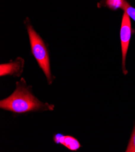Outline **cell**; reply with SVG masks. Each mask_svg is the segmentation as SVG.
<instances>
[{"label": "cell", "instance_id": "obj_9", "mask_svg": "<svg viewBox=\"0 0 135 152\" xmlns=\"http://www.w3.org/2000/svg\"><path fill=\"white\" fill-rule=\"evenodd\" d=\"M64 137L65 136L61 134H56L53 137V140L56 143V144H63L64 142Z\"/></svg>", "mask_w": 135, "mask_h": 152}, {"label": "cell", "instance_id": "obj_2", "mask_svg": "<svg viewBox=\"0 0 135 152\" xmlns=\"http://www.w3.org/2000/svg\"><path fill=\"white\" fill-rule=\"evenodd\" d=\"M27 32L31 42L32 52L36 59L39 67L46 75L49 84H50L52 81V78L50 72L49 56L46 45L39 35L30 24L27 25Z\"/></svg>", "mask_w": 135, "mask_h": 152}, {"label": "cell", "instance_id": "obj_1", "mask_svg": "<svg viewBox=\"0 0 135 152\" xmlns=\"http://www.w3.org/2000/svg\"><path fill=\"white\" fill-rule=\"evenodd\" d=\"M0 108L21 113L31 111L52 110L53 105L39 101L24 84L18 82L17 88L12 95L0 101Z\"/></svg>", "mask_w": 135, "mask_h": 152}, {"label": "cell", "instance_id": "obj_7", "mask_svg": "<svg viewBox=\"0 0 135 152\" xmlns=\"http://www.w3.org/2000/svg\"><path fill=\"white\" fill-rule=\"evenodd\" d=\"M123 9L128 16L135 21V8L133 7L127 1H126Z\"/></svg>", "mask_w": 135, "mask_h": 152}, {"label": "cell", "instance_id": "obj_6", "mask_svg": "<svg viewBox=\"0 0 135 152\" xmlns=\"http://www.w3.org/2000/svg\"><path fill=\"white\" fill-rule=\"evenodd\" d=\"M126 0H106V4L112 9L124 8Z\"/></svg>", "mask_w": 135, "mask_h": 152}, {"label": "cell", "instance_id": "obj_3", "mask_svg": "<svg viewBox=\"0 0 135 152\" xmlns=\"http://www.w3.org/2000/svg\"><path fill=\"white\" fill-rule=\"evenodd\" d=\"M131 24L130 19V17L128 14L124 12L122 19L121 30H120V38H121V50H122V56H123V70L125 75L127 73V71L126 69V60L127 51L128 49L129 42L131 38Z\"/></svg>", "mask_w": 135, "mask_h": 152}, {"label": "cell", "instance_id": "obj_5", "mask_svg": "<svg viewBox=\"0 0 135 152\" xmlns=\"http://www.w3.org/2000/svg\"><path fill=\"white\" fill-rule=\"evenodd\" d=\"M63 145L72 151H76L81 147L79 141L72 136H65Z\"/></svg>", "mask_w": 135, "mask_h": 152}, {"label": "cell", "instance_id": "obj_4", "mask_svg": "<svg viewBox=\"0 0 135 152\" xmlns=\"http://www.w3.org/2000/svg\"><path fill=\"white\" fill-rule=\"evenodd\" d=\"M23 60L17 59L15 62L9 64H2L0 66L1 77L5 75H14L19 76L21 74V71L23 67Z\"/></svg>", "mask_w": 135, "mask_h": 152}, {"label": "cell", "instance_id": "obj_8", "mask_svg": "<svg viewBox=\"0 0 135 152\" xmlns=\"http://www.w3.org/2000/svg\"><path fill=\"white\" fill-rule=\"evenodd\" d=\"M126 152H135V126L134 127L131 138L129 141L128 147L126 149Z\"/></svg>", "mask_w": 135, "mask_h": 152}]
</instances>
